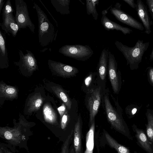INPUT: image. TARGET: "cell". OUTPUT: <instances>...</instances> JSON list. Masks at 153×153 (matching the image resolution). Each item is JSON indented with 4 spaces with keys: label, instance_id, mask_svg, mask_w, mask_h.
<instances>
[{
    "label": "cell",
    "instance_id": "cell-1",
    "mask_svg": "<svg viewBox=\"0 0 153 153\" xmlns=\"http://www.w3.org/2000/svg\"><path fill=\"white\" fill-rule=\"evenodd\" d=\"M33 8L35 9L38 16L39 42L41 46L46 47L55 41L58 30L56 29L46 15L37 4L34 3Z\"/></svg>",
    "mask_w": 153,
    "mask_h": 153
},
{
    "label": "cell",
    "instance_id": "cell-2",
    "mask_svg": "<svg viewBox=\"0 0 153 153\" xmlns=\"http://www.w3.org/2000/svg\"><path fill=\"white\" fill-rule=\"evenodd\" d=\"M114 44L123 54L127 61V65L129 64L131 69L138 68L144 53L149 45V42H144L143 40L139 39L133 47H128L117 40L115 41Z\"/></svg>",
    "mask_w": 153,
    "mask_h": 153
},
{
    "label": "cell",
    "instance_id": "cell-3",
    "mask_svg": "<svg viewBox=\"0 0 153 153\" xmlns=\"http://www.w3.org/2000/svg\"><path fill=\"white\" fill-rule=\"evenodd\" d=\"M104 104L107 118L111 126L128 139L132 140L129 129L122 117L111 104L108 94L103 97Z\"/></svg>",
    "mask_w": 153,
    "mask_h": 153
},
{
    "label": "cell",
    "instance_id": "cell-4",
    "mask_svg": "<svg viewBox=\"0 0 153 153\" xmlns=\"http://www.w3.org/2000/svg\"><path fill=\"white\" fill-rule=\"evenodd\" d=\"M59 52L65 56L81 61L88 60L94 54L88 45L78 44L64 45L59 49Z\"/></svg>",
    "mask_w": 153,
    "mask_h": 153
},
{
    "label": "cell",
    "instance_id": "cell-5",
    "mask_svg": "<svg viewBox=\"0 0 153 153\" xmlns=\"http://www.w3.org/2000/svg\"><path fill=\"white\" fill-rule=\"evenodd\" d=\"M15 19L19 30L27 27L34 33L35 25L30 18L27 3L23 0H15Z\"/></svg>",
    "mask_w": 153,
    "mask_h": 153
},
{
    "label": "cell",
    "instance_id": "cell-6",
    "mask_svg": "<svg viewBox=\"0 0 153 153\" xmlns=\"http://www.w3.org/2000/svg\"><path fill=\"white\" fill-rule=\"evenodd\" d=\"M112 6L110 9V12L117 20L135 29L141 31L144 30L141 23L121 9V4L119 3H116L114 7Z\"/></svg>",
    "mask_w": 153,
    "mask_h": 153
},
{
    "label": "cell",
    "instance_id": "cell-7",
    "mask_svg": "<svg viewBox=\"0 0 153 153\" xmlns=\"http://www.w3.org/2000/svg\"><path fill=\"white\" fill-rule=\"evenodd\" d=\"M101 88L98 87L91 89L86 97V104L89 112V123L94 120L98 111L101 100Z\"/></svg>",
    "mask_w": 153,
    "mask_h": 153
},
{
    "label": "cell",
    "instance_id": "cell-8",
    "mask_svg": "<svg viewBox=\"0 0 153 153\" xmlns=\"http://www.w3.org/2000/svg\"><path fill=\"white\" fill-rule=\"evenodd\" d=\"M117 63L114 54L109 52L108 69V76L113 91L115 94L120 90V80L117 72Z\"/></svg>",
    "mask_w": 153,
    "mask_h": 153
},
{
    "label": "cell",
    "instance_id": "cell-9",
    "mask_svg": "<svg viewBox=\"0 0 153 153\" xmlns=\"http://www.w3.org/2000/svg\"><path fill=\"white\" fill-rule=\"evenodd\" d=\"M26 51L27 53L24 54L22 50H19V62H15V63L28 72L31 73L37 68V61L34 54L30 51L26 50Z\"/></svg>",
    "mask_w": 153,
    "mask_h": 153
},
{
    "label": "cell",
    "instance_id": "cell-10",
    "mask_svg": "<svg viewBox=\"0 0 153 153\" xmlns=\"http://www.w3.org/2000/svg\"><path fill=\"white\" fill-rule=\"evenodd\" d=\"M49 67L62 76L65 77L73 76L78 72L75 67L49 59L48 61Z\"/></svg>",
    "mask_w": 153,
    "mask_h": 153
},
{
    "label": "cell",
    "instance_id": "cell-11",
    "mask_svg": "<svg viewBox=\"0 0 153 153\" xmlns=\"http://www.w3.org/2000/svg\"><path fill=\"white\" fill-rule=\"evenodd\" d=\"M111 6V5L106 9L102 11L101 22L103 27L107 31L115 30L121 32L125 35L130 34L132 32V30L128 27L121 26L112 21L108 18L106 15L108 13V10L110 9Z\"/></svg>",
    "mask_w": 153,
    "mask_h": 153
},
{
    "label": "cell",
    "instance_id": "cell-12",
    "mask_svg": "<svg viewBox=\"0 0 153 153\" xmlns=\"http://www.w3.org/2000/svg\"><path fill=\"white\" fill-rule=\"evenodd\" d=\"M136 10L137 15L142 22L145 30V33L150 34L151 33V27L153 24V21L150 19L146 6L141 0L137 1Z\"/></svg>",
    "mask_w": 153,
    "mask_h": 153
},
{
    "label": "cell",
    "instance_id": "cell-13",
    "mask_svg": "<svg viewBox=\"0 0 153 153\" xmlns=\"http://www.w3.org/2000/svg\"><path fill=\"white\" fill-rule=\"evenodd\" d=\"M138 145L147 153H153V146L150 142L145 131L135 125L132 126Z\"/></svg>",
    "mask_w": 153,
    "mask_h": 153
},
{
    "label": "cell",
    "instance_id": "cell-14",
    "mask_svg": "<svg viewBox=\"0 0 153 153\" xmlns=\"http://www.w3.org/2000/svg\"><path fill=\"white\" fill-rule=\"evenodd\" d=\"M13 12L10 0H7L2 9L3 22L0 24V26L4 31L9 24L16 22Z\"/></svg>",
    "mask_w": 153,
    "mask_h": 153
},
{
    "label": "cell",
    "instance_id": "cell-15",
    "mask_svg": "<svg viewBox=\"0 0 153 153\" xmlns=\"http://www.w3.org/2000/svg\"><path fill=\"white\" fill-rule=\"evenodd\" d=\"M109 50L105 48L102 51L97 66V70L100 79L105 80L108 66Z\"/></svg>",
    "mask_w": 153,
    "mask_h": 153
},
{
    "label": "cell",
    "instance_id": "cell-16",
    "mask_svg": "<svg viewBox=\"0 0 153 153\" xmlns=\"http://www.w3.org/2000/svg\"><path fill=\"white\" fill-rule=\"evenodd\" d=\"M1 136L11 142L19 143L20 141L21 134L18 128L1 127Z\"/></svg>",
    "mask_w": 153,
    "mask_h": 153
},
{
    "label": "cell",
    "instance_id": "cell-17",
    "mask_svg": "<svg viewBox=\"0 0 153 153\" xmlns=\"http://www.w3.org/2000/svg\"><path fill=\"white\" fill-rule=\"evenodd\" d=\"M79 117L76 123L74 131V146L75 153H81V126Z\"/></svg>",
    "mask_w": 153,
    "mask_h": 153
},
{
    "label": "cell",
    "instance_id": "cell-18",
    "mask_svg": "<svg viewBox=\"0 0 153 153\" xmlns=\"http://www.w3.org/2000/svg\"><path fill=\"white\" fill-rule=\"evenodd\" d=\"M51 3L56 11L63 15L70 13V0H51Z\"/></svg>",
    "mask_w": 153,
    "mask_h": 153
},
{
    "label": "cell",
    "instance_id": "cell-19",
    "mask_svg": "<svg viewBox=\"0 0 153 153\" xmlns=\"http://www.w3.org/2000/svg\"><path fill=\"white\" fill-rule=\"evenodd\" d=\"M43 102V99L39 93L35 94L29 99L27 106L28 111L32 113L38 110Z\"/></svg>",
    "mask_w": 153,
    "mask_h": 153
},
{
    "label": "cell",
    "instance_id": "cell-20",
    "mask_svg": "<svg viewBox=\"0 0 153 153\" xmlns=\"http://www.w3.org/2000/svg\"><path fill=\"white\" fill-rule=\"evenodd\" d=\"M8 54L4 34L0 30V62L1 65L8 64Z\"/></svg>",
    "mask_w": 153,
    "mask_h": 153
},
{
    "label": "cell",
    "instance_id": "cell-21",
    "mask_svg": "<svg viewBox=\"0 0 153 153\" xmlns=\"http://www.w3.org/2000/svg\"><path fill=\"white\" fill-rule=\"evenodd\" d=\"M105 135L109 145L114 148L118 153H130L128 148L119 143L106 131L105 132Z\"/></svg>",
    "mask_w": 153,
    "mask_h": 153
},
{
    "label": "cell",
    "instance_id": "cell-22",
    "mask_svg": "<svg viewBox=\"0 0 153 153\" xmlns=\"http://www.w3.org/2000/svg\"><path fill=\"white\" fill-rule=\"evenodd\" d=\"M0 93L3 97L10 99L17 96V90L15 87L1 82L0 84Z\"/></svg>",
    "mask_w": 153,
    "mask_h": 153
},
{
    "label": "cell",
    "instance_id": "cell-23",
    "mask_svg": "<svg viewBox=\"0 0 153 153\" xmlns=\"http://www.w3.org/2000/svg\"><path fill=\"white\" fill-rule=\"evenodd\" d=\"M51 89L57 97L63 102L67 109L70 110L71 108L72 102L63 89L59 86H53L51 87Z\"/></svg>",
    "mask_w": 153,
    "mask_h": 153
},
{
    "label": "cell",
    "instance_id": "cell-24",
    "mask_svg": "<svg viewBox=\"0 0 153 153\" xmlns=\"http://www.w3.org/2000/svg\"><path fill=\"white\" fill-rule=\"evenodd\" d=\"M43 113L45 121L50 123H54L57 120V116L52 107L48 104L44 106Z\"/></svg>",
    "mask_w": 153,
    "mask_h": 153
},
{
    "label": "cell",
    "instance_id": "cell-25",
    "mask_svg": "<svg viewBox=\"0 0 153 153\" xmlns=\"http://www.w3.org/2000/svg\"><path fill=\"white\" fill-rule=\"evenodd\" d=\"M99 3V0H86V6L87 13L88 15H91L93 19L97 21L98 14L97 11L96 6Z\"/></svg>",
    "mask_w": 153,
    "mask_h": 153
},
{
    "label": "cell",
    "instance_id": "cell-26",
    "mask_svg": "<svg viewBox=\"0 0 153 153\" xmlns=\"http://www.w3.org/2000/svg\"><path fill=\"white\" fill-rule=\"evenodd\" d=\"M147 124L146 133L150 142L153 146V115L149 113L147 115Z\"/></svg>",
    "mask_w": 153,
    "mask_h": 153
},
{
    "label": "cell",
    "instance_id": "cell-27",
    "mask_svg": "<svg viewBox=\"0 0 153 153\" xmlns=\"http://www.w3.org/2000/svg\"><path fill=\"white\" fill-rule=\"evenodd\" d=\"M68 120V115L67 112H65L64 114L62 117L61 125L62 128L64 129L66 127Z\"/></svg>",
    "mask_w": 153,
    "mask_h": 153
},
{
    "label": "cell",
    "instance_id": "cell-28",
    "mask_svg": "<svg viewBox=\"0 0 153 153\" xmlns=\"http://www.w3.org/2000/svg\"><path fill=\"white\" fill-rule=\"evenodd\" d=\"M146 3L148 6L149 10L153 19V0H146Z\"/></svg>",
    "mask_w": 153,
    "mask_h": 153
},
{
    "label": "cell",
    "instance_id": "cell-29",
    "mask_svg": "<svg viewBox=\"0 0 153 153\" xmlns=\"http://www.w3.org/2000/svg\"><path fill=\"white\" fill-rule=\"evenodd\" d=\"M65 105L64 104L57 108V110L60 115V117H62L64 114L65 112L66 107Z\"/></svg>",
    "mask_w": 153,
    "mask_h": 153
},
{
    "label": "cell",
    "instance_id": "cell-30",
    "mask_svg": "<svg viewBox=\"0 0 153 153\" xmlns=\"http://www.w3.org/2000/svg\"><path fill=\"white\" fill-rule=\"evenodd\" d=\"M123 1L127 4L132 8L136 9L137 4L135 3L134 0H123Z\"/></svg>",
    "mask_w": 153,
    "mask_h": 153
},
{
    "label": "cell",
    "instance_id": "cell-31",
    "mask_svg": "<svg viewBox=\"0 0 153 153\" xmlns=\"http://www.w3.org/2000/svg\"><path fill=\"white\" fill-rule=\"evenodd\" d=\"M148 72L150 80L153 84V68L149 67L148 68Z\"/></svg>",
    "mask_w": 153,
    "mask_h": 153
},
{
    "label": "cell",
    "instance_id": "cell-32",
    "mask_svg": "<svg viewBox=\"0 0 153 153\" xmlns=\"http://www.w3.org/2000/svg\"><path fill=\"white\" fill-rule=\"evenodd\" d=\"M91 76H89L87 78H86L85 80V84L86 86H88L90 85L91 79Z\"/></svg>",
    "mask_w": 153,
    "mask_h": 153
},
{
    "label": "cell",
    "instance_id": "cell-33",
    "mask_svg": "<svg viewBox=\"0 0 153 153\" xmlns=\"http://www.w3.org/2000/svg\"><path fill=\"white\" fill-rule=\"evenodd\" d=\"M5 1L4 0H0V14L1 13L3 7L4 6Z\"/></svg>",
    "mask_w": 153,
    "mask_h": 153
},
{
    "label": "cell",
    "instance_id": "cell-34",
    "mask_svg": "<svg viewBox=\"0 0 153 153\" xmlns=\"http://www.w3.org/2000/svg\"><path fill=\"white\" fill-rule=\"evenodd\" d=\"M2 149L5 153H13V152L9 151L8 150L2 148Z\"/></svg>",
    "mask_w": 153,
    "mask_h": 153
},
{
    "label": "cell",
    "instance_id": "cell-35",
    "mask_svg": "<svg viewBox=\"0 0 153 153\" xmlns=\"http://www.w3.org/2000/svg\"><path fill=\"white\" fill-rule=\"evenodd\" d=\"M150 60L151 61L153 60V48H152V52L150 55Z\"/></svg>",
    "mask_w": 153,
    "mask_h": 153
},
{
    "label": "cell",
    "instance_id": "cell-36",
    "mask_svg": "<svg viewBox=\"0 0 153 153\" xmlns=\"http://www.w3.org/2000/svg\"><path fill=\"white\" fill-rule=\"evenodd\" d=\"M137 111V109L136 108H134L132 109L131 111V113L132 115L134 114Z\"/></svg>",
    "mask_w": 153,
    "mask_h": 153
},
{
    "label": "cell",
    "instance_id": "cell-37",
    "mask_svg": "<svg viewBox=\"0 0 153 153\" xmlns=\"http://www.w3.org/2000/svg\"><path fill=\"white\" fill-rule=\"evenodd\" d=\"M70 153H75L74 148H72L71 149L70 152Z\"/></svg>",
    "mask_w": 153,
    "mask_h": 153
}]
</instances>
